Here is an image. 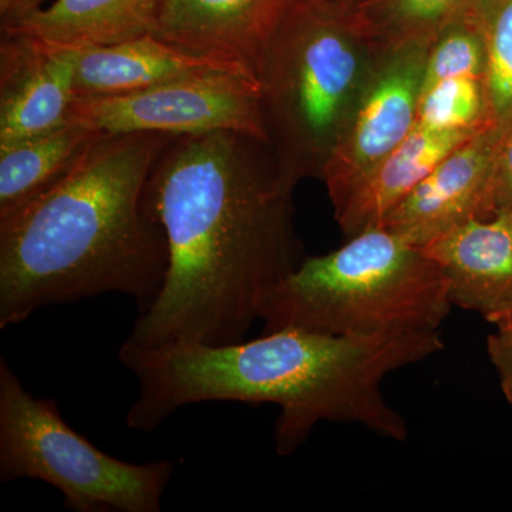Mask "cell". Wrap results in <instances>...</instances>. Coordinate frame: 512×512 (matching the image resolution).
I'll return each instance as SVG.
<instances>
[{
	"mask_svg": "<svg viewBox=\"0 0 512 512\" xmlns=\"http://www.w3.org/2000/svg\"><path fill=\"white\" fill-rule=\"evenodd\" d=\"M296 185L259 138L228 130L171 138L144 188L170 264L124 345L245 340L271 293L306 258L293 218Z\"/></svg>",
	"mask_w": 512,
	"mask_h": 512,
	"instance_id": "obj_1",
	"label": "cell"
},
{
	"mask_svg": "<svg viewBox=\"0 0 512 512\" xmlns=\"http://www.w3.org/2000/svg\"><path fill=\"white\" fill-rule=\"evenodd\" d=\"M443 349L440 330L338 336L293 328L232 345L140 349L130 362L138 382L133 412L158 429L190 404H275L279 456L295 453L320 421L359 423L404 441L409 427L384 399V377Z\"/></svg>",
	"mask_w": 512,
	"mask_h": 512,
	"instance_id": "obj_2",
	"label": "cell"
},
{
	"mask_svg": "<svg viewBox=\"0 0 512 512\" xmlns=\"http://www.w3.org/2000/svg\"><path fill=\"white\" fill-rule=\"evenodd\" d=\"M173 137L100 133L57 183L0 215V329L103 293L153 305L170 255L144 188Z\"/></svg>",
	"mask_w": 512,
	"mask_h": 512,
	"instance_id": "obj_3",
	"label": "cell"
},
{
	"mask_svg": "<svg viewBox=\"0 0 512 512\" xmlns=\"http://www.w3.org/2000/svg\"><path fill=\"white\" fill-rule=\"evenodd\" d=\"M379 55L333 0H295L279 20L256 76L268 146L295 183L322 180Z\"/></svg>",
	"mask_w": 512,
	"mask_h": 512,
	"instance_id": "obj_4",
	"label": "cell"
},
{
	"mask_svg": "<svg viewBox=\"0 0 512 512\" xmlns=\"http://www.w3.org/2000/svg\"><path fill=\"white\" fill-rule=\"evenodd\" d=\"M326 255L308 256L269 296L262 333L434 332L453 303L436 262L402 235L375 227Z\"/></svg>",
	"mask_w": 512,
	"mask_h": 512,
	"instance_id": "obj_5",
	"label": "cell"
},
{
	"mask_svg": "<svg viewBox=\"0 0 512 512\" xmlns=\"http://www.w3.org/2000/svg\"><path fill=\"white\" fill-rule=\"evenodd\" d=\"M171 461L133 464L73 430L55 400L39 399L0 359V481L33 478L62 493L73 512H158Z\"/></svg>",
	"mask_w": 512,
	"mask_h": 512,
	"instance_id": "obj_6",
	"label": "cell"
},
{
	"mask_svg": "<svg viewBox=\"0 0 512 512\" xmlns=\"http://www.w3.org/2000/svg\"><path fill=\"white\" fill-rule=\"evenodd\" d=\"M72 120L104 134L180 137L228 130L268 143L258 79L244 74H205L137 92L77 96Z\"/></svg>",
	"mask_w": 512,
	"mask_h": 512,
	"instance_id": "obj_7",
	"label": "cell"
},
{
	"mask_svg": "<svg viewBox=\"0 0 512 512\" xmlns=\"http://www.w3.org/2000/svg\"><path fill=\"white\" fill-rule=\"evenodd\" d=\"M430 46L380 53L322 181L333 207L410 136Z\"/></svg>",
	"mask_w": 512,
	"mask_h": 512,
	"instance_id": "obj_8",
	"label": "cell"
},
{
	"mask_svg": "<svg viewBox=\"0 0 512 512\" xmlns=\"http://www.w3.org/2000/svg\"><path fill=\"white\" fill-rule=\"evenodd\" d=\"M80 52L82 47L2 30L0 148L72 120Z\"/></svg>",
	"mask_w": 512,
	"mask_h": 512,
	"instance_id": "obj_9",
	"label": "cell"
},
{
	"mask_svg": "<svg viewBox=\"0 0 512 512\" xmlns=\"http://www.w3.org/2000/svg\"><path fill=\"white\" fill-rule=\"evenodd\" d=\"M504 130L490 124L454 148L379 227L421 248L468 220L491 217L488 194Z\"/></svg>",
	"mask_w": 512,
	"mask_h": 512,
	"instance_id": "obj_10",
	"label": "cell"
},
{
	"mask_svg": "<svg viewBox=\"0 0 512 512\" xmlns=\"http://www.w3.org/2000/svg\"><path fill=\"white\" fill-rule=\"evenodd\" d=\"M421 249L439 266L453 306L491 325L512 312V212L468 220Z\"/></svg>",
	"mask_w": 512,
	"mask_h": 512,
	"instance_id": "obj_11",
	"label": "cell"
},
{
	"mask_svg": "<svg viewBox=\"0 0 512 512\" xmlns=\"http://www.w3.org/2000/svg\"><path fill=\"white\" fill-rule=\"evenodd\" d=\"M295 0H161L154 36L256 73L266 40Z\"/></svg>",
	"mask_w": 512,
	"mask_h": 512,
	"instance_id": "obj_12",
	"label": "cell"
},
{
	"mask_svg": "<svg viewBox=\"0 0 512 512\" xmlns=\"http://www.w3.org/2000/svg\"><path fill=\"white\" fill-rule=\"evenodd\" d=\"M244 74L258 79L241 64L195 55L147 35L111 46L82 47L77 64V96H113L150 89L205 74Z\"/></svg>",
	"mask_w": 512,
	"mask_h": 512,
	"instance_id": "obj_13",
	"label": "cell"
},
{
	"mask_svg": "<svg viewBox=\"0 0 512 512\" xmlns=\"http://www.w3.org/2000/svg\"><path fill=\"white\" fill-rule=\"evenodd\" d=\"M478 131H440L416 124L410 136L390 156L333 207L346 238L379 227L454 148Z\"/></svg>",
	"mask_w": 512,
	"mask_h": 512,
	"instance_id": "obj_14",
	"label": "cell"
},
{
	"mask_svg": "<svg viewBox=\"0 0 512 512\" xmlns=\"http://www.w3.org/2000/svg\"><path fill=\"white\" fill-rule=\"evenodd\" d=\"M161 0H53L2 30L77 47L111 46L154 35Z\"/></svg>",
	"mask_w": 512,
	"mask_h": 512,
	"instance_id": "obj_15",
	"label": "cell"
},
{
	"mask_svg": "<svg viewBox=\"0 0 512 512\" xmlns=\"http://www.w3.org/2000/svg\"><path fill=\"white\" fill-rule=\"evenodd\" d=\"M100 136L77 121L0 148V215L57 183Z\"/></svg>",
	"mask_w": 512,
	"mask_h": 512,
	"instance_id": "obj_16",
	"label": "cell"
},
{
	"mask_svg": "<svg viewBox=\"0 0 512 512\" xmlns=\"http://www.w3.org/2000/svg\"><path fill=\"white\" fill-rule=\"evenodd\" d=\"M477 0H362L346 8L360 35L377 52L430 46Z\"/></svg>",
	"mask_w": 512,
	"mask_h": 512,
	"instance_id": "obj_17",
	"label": "cell"
},
{
	"mask_svg": "<svg viewBox=\"0 0 512 512\" xmlns=\"http://www.w3.org/2000/svg\"><path fill=\"white\" fill-rule=\"evenodd\" d=\"M476 12L487 52L491 119L507 127L512 121V0H477Z\"/></svg>",
	"mask_w": 512,
	"mask_h": 512,
	"instance_id": "obj_18",
	"label": "cell"
},
{
	"mask_svg": "<svg viewBox=\"0 0 512 512\" xmlns=\"http://www.w3.org/2000/svg\"><path fill=\"white\" fill-rule=\"evenodd\" d=\"M417 123L440 131H480L495 124L488 106L485 80L458 77L424 89Z\"/></svg>",
	"mask_w": 512,
	"mask_h": 512,
	"instance_id": "obj_19",
	"label": "cell"
},
{
	"mask_svg": "<svg viewBox=\"0 0 512 512\" xmlns=\"http://www.w3.org/2000/svg\"><path fill=\"white\" fill-rule=\"evenodd\" d=\"M485 73L487 52L474 3L431 43L424 69L423 90L458 77L485 80Z\"/></svg>",
	"mask_w": 512,
	"mask_h": 512,
	"instance_id": "obj_20",
	"label": "cell"
},
{
	"mask_svg": "<svg viewBox=\"0 0 512 512\" xmlns=\"http://www.w3.org/2000/svg\"><path fill=\"white\" fill-rule=\"evenodd\" d=\"M488 202L491 215L497 211L512 212V121L505 127L503 140L495 157Z\"/></svg>",
	"mask_w": 512,
	"mask_h": 512,
	"instance_id": "obj_21",
	"label": "cell"
},
{
	"mask_svg": "<svg viewBox=\"0 0 512 512\" xmlns=\"http://www.w3.org/2000/svg\"><path fill=\"white\" fill-rule=\"evenodd\" d=\"M487 353L497 373L501 392L512 406V340L491 333L487 338Z\"/></svg>",
	"mask_w": 512,
	"mask_h": 512,
	"instance_id": "obj_22",
	"label": "cell"
},
{
	"mask_svg": "<svg viewBox=\"0 0 512 512\" xmlns=\"http://www.w3.org/2000/svg\"><path fill=\"white\" fill-rule=\"evenodd\" d=\"M46 2L47 0H2L0 2L2 28L28 18L32 13L46 6Z\"/></svg>",
	"mask_w": 512,
	"mask_h": 512,
	"instance_id": "obj_23",
	"label": "cell"
},
{
	"mask_svg": "<svg viewBox=\"0 0 512 512\" xmlns=\"http://www.w3.org/2000/svg\"><path fill=\"white\" fill-rule=\"evenodd\" d=\"M333 2L339 3V5L349 8V6L356 5V3L362 2V0H333Z\"/></svg>",
	"mask_w": 512,
	"mask_h": 512,
	"instance_id": "obj_24",
	"label": "cell"
},
{
	"mask_svg": "<svg viewBox=\"0 0 512 512\" xmlns=\"http://www.w3.org/2000/svg\"><path fill=\"white\" fill-rule=\"evenodd\" d=\"M0 2H2V0H0Z\"/></svg>",
	"mask_w": 512,
	"mask_h": 512,
	"instance_id": "obj_25",
	"label": "cell"
}]
</instances>
